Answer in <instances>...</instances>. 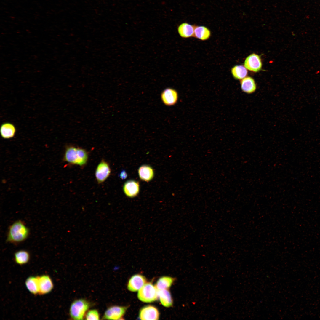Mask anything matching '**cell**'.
Masks as SVG:
<instances>
[{"mask_svg":"<svg viewBox=\"0 0 320 320\" xmlns=\"http://www.w3.org/2000/svg\"><path fill=\"white\" fill-rule=\"evenodd\" d=\"M0 134L4 139H9L14 137L16 132V129L14 125L9 122L2 124L1 126Z\"/></svg>","mask_w":320,"mask_h":320,"instance_id":"cell-14","label":"cell"},{"mask_svg":"<svg viewBox=\"0 0 320 320\" xmlns=\"http://www.w3.org/2000/svg\"><path fill=\"white\" fill-rule=\"evenodd\" d=\"M138 173L140 179L146 182L151 180L154 175V172L152 168L146 165H142L139 168Z\"/></svg>","mask_w":320,"mask_h":320,"instance_id":"cell-17","label":"cell"},{"mask_svg":"<svg viewBox=\"0 0 320 320\" xmlns=\"http://www.w3.org/2000/svg\"><path fill=\"white\" fill-rule=\"evenodd\" d=\"M240 85L242 91L247 94H252L256 90L257 86L255 81L251 77H246L241 80Z\"/></svg>","mask_w":320,"mask_h":320,"instance_id":"cell-13","label":"cell"},{"mask_svg":"<svg viewBox=\"0 0 320 320\" xmlns=\"http://www.w3.org/2000/svg\"><path fill=\"white\" fill-rule=\"evenodd\" d=\"M119 176L121 179H124L127 177V175L126 171L124 170L121 172L119 175Z\"/></svg>","mask_w":320,"mask_h":320,"instance_id":"cell-24","label":"cell"},{"mask_svg":"<svg viewBox=\"0 0 320 320\" xmlns=\"http://www.w3.org/2000/svg\"><path fill=\"white\" fill-rule=\"evenodd\" d=\"M195 25L187 23H183L178 27L177 31L180 36L183 38L194 37Z\"/></svg>","mask_w":320,"mask_h":320,"instance_id":"cell-15","label":"cell"},{"mask_svg":"<svg viewBox=\"0 0 320 320\" xmlns=\"http://www.w3.org/2000/svg\"><path fill=\"white\" fill-rule=\"evenodd\" d=\"M175 280V278L171 277L164 276L160 278L155 286L158 290L168 289Z\"/></svg>","mask_w":320,"mask_h":320,"instance_id":"cell-21","label":"cell"},{"mask_svg":"<svg viewBox=\"0 0 320 320\" xmlns=\"http://www.w3.org/2000/svg\"><path fill=\"white\" fill-rule=\"evenodd\" d=\"M159 313L155 306L148 305L143 307L140 310L139 317L141 320H158Z\"/></svg>","mask_w":320,"mask_h":320,"instance_id":"cell-9","label":"cell"},{"mask_svg":"<svg viewBox=\"0 0 320 320\" xmlns=\"http://www.w3.org/2000/svg\"><path fill=\"white\" fill-rule=\"evenodd\" d=\"M88 157V153L85 149L68 146L66 148L63 160L69 164L82 166L87 163Z\"/></svg>","mask_w":320,"mask_h":320,"instance_id":"cell-2","label":"cell"},{"mask_svg":"<svg viewBox=\"0 0 320 320\" xmlns=\"http://www.w3.org/2000/svg\"><path fill=\"white\" fill-rule=\"evenodd\" d=\"M158 297L162 305L167 307L173 305V300L169 291L168 289L158 290Z\"/></svg>","mask_w":320,"mask_h":320,"instance_id":"cell-18","label":"cell"},{"mask_svg":"<svg viewBox=\"0 0 320 320\" xmlns=\"http://www.w3.org/2000/svg\"><path fill=\"white\" fill-rule=\"evenodd\" d=\"M29 234V229L24 221L18 220L9 226L6 241L14 244H19L27 239Z\"/></svg>","mask_w":320,"mask_h":320,"instance_id":"cell-1","label":"cell"},{"mask_svg":"<svg viewBox=\"0 0 320 320\" xmlns=\"http://www.w3.org/2000/svg\"><path fill=\"white\" fill-rule=\"evenodd\" d=\"M26 287L31 294L36 295L39 294L38 276H31L28 277L25 282Z\"/></svg>","mask_w":320,"mask_h":320,"instance_id":"cell-19","label":"cell"},{"mask_svg":"<svg viewBox=\"0 0 320 320\" xmlns=\"http://www.w3.org/2000/svg\"><path fill=\"white\" fill-rule=\"evenodd\" d=\"M147 279L143 276L135 274L129 279L127 284V289L131 292L138 291L146 283Z\"/></svg>","mask_w":320,"mask_h":320,"instance_id":"cell-11","label":"cell"},{"mask_svg":"<svg viewBox=\"0 0 320 320\" xmlns=\"http://www.w3.org/2000/svg\"><path fill=\"white\" fill-rule=\"evenodd\" d=\"M138 298L145 303H151L156 300L158 297V290L151 282H146L138 291Z\"/></svg>","mask_w":320,"mask_h":320,"instance_id":"cell-4","label":"cell"},{"mask_svg":"<svg viewBox=\"0 0 320 320\" xmlns=\"http://www.w3.org/2000/svg\"><path fill=\"white\" fill-rule=\"evenodd\" d=\"M161 98L163 103L168 106L175 105L177 102L178 94L173 89L168 88L164 89L161 94Z\"/></svg>","mask_w":320,"mask_h":320,"instance_id":"cell-10","label":"cell"},{"mask_svg":"<svg viewBox=\"0 0 320 320\" xmlns=\"http://www.w3.org/2000/svg\"><path fill=\"white\" fill-rule=\"evenodd\" d=\"M39 292L40 295L49 293L53 288V284L50 277L47 275L38 276Z\"/></svg>","mask_w":320,"mask_h":320,"instance_id":"cell-8","label":"cell"},{"mask_svg":"<svg viewBox=\"0 0 320 320\" xmlns=\"http://www.w3.org/2000/svg\"><path fill=\"white\" fill-rule=\"evenodd\" d=\"M85 317L86 320H99L100 315L97 310L93 309L88 311Z\"/></svg>","mask_w":320,"mask_h":320,"instance_id":"cell-23","label":"cell"},{"mask_svg":"<svg viewBox=\"0 0 320 320\" xmlns=\"http://www.w3.org/2000/svg\"><path fill=\"white\" fill-rule=\"evenodd\" d=\"M123 191L126 195L130 198L137 196L140 191L139 183L134 180H129L126 182L123 187Z\"/></svg>","mask_w":320,"mask_h":320,"instance_id":"cell-12","label":"cell"},{"mask_svg":"<svg viewBox=\"0 0 320 320\" xmlns=\"http://www.w3.org/2000/svg\"><path fill=\"white\" fill-rule=\"evenodd\" d=\"M14 260L16 263L23 265L27 263L30 259L29 252L25 250H20L14 254Z\"/></svg>","mask_w":320,"mask_h":320,"instance_id":"cell-20","label":"cell"},{"mask_svg":"<svg viewBox=\"0 0 320 320\" xmlns=\"http://www.w3.org/2000/svg\"><path fill=\"white\" fill-rule=\"evenodd\" d=\"M211 35V31L207 27L195 25L194 37L202 41H205L208 40Z\"/></svg>","mask_w":320,"mask_h":320,"instance_id":"cell-16","label":"cell"},{"mask_svg":"<svg viewBox=\"0 0 320 320\" xmlns=\"http://www.w3.org/2000/svg\"><path fill=\"white\" fill-rule=\"evenodd\" d=\"M111 170L108 164L102 160L98 165L95 172V176L97 182H103L109 177Z\"/></svg>","mask_w":320,"mask_h":320,"instance_id":"cell-6","label":"cell"},{"mask_svg":"<svg viewBox=\"0 0 320 320\" xmlns=\"http://www.w3.org/2000/svg\"><path fill=\"white\" fill-rule=\"evenodd\" d=\"M231 71L233 77L238 80L242 79L246 77L248 74L247 69L244 66L241 65L233 66Z\"/></svg>","mask_w":320,"mask_h":320,"instance_id":"cell-22","label":"cell"},{"mask_svg":"<svg viewBox=\"0 0 320 320\" xmlns=\"http://www.w3.org/2000/svg\"><path fill=\"white\" fill-rule=\"evenodd\" d=\"M127 306L113 305L109 307L105 312L103 319L118 320L121 319L125 313Z\"/></svg>","mask_w":320,"mask_h":320,"instance_id":"cell-5","label":"cell"},{"mask_svg":"<svg viewBox=\"0 0 320 320\" xmlns=\"http://www.w3.org/2000/svg\"><path fill=\"white\" fill-rule=\"evenodd\" d=\"M90 304L84 299H79L74 301L71 303L69 309L71 317L74 320H82L85 313L89 309Z\"/></svg>","mask_w":320,"mask_h":320,"instance_id":"cell-3","label":"cell"},{"mask_svg":"<svg viewBox=\"0 0 320 320\" xmlns=\"http://www.w3.org/2000/svg\"><path fill=\"white\" fill-rule=\"evenodd\" d=\"M244 65L247 69L257 72L261 69L262 63L259 55L255 53H252L246 58Z\"/></svg>","mask_w":320,"mask_h":320,"instance_id":"cell-7","label":"cell"}]
</instances>
